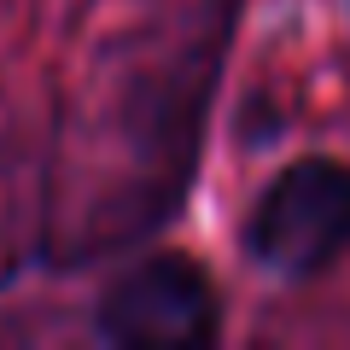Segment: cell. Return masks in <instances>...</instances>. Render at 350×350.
I'll list each match as a JSON object with an SVG mask.
<instances>
[{"label":"cell","instance_id":"cell-2","mask_svg":"<svg viewBox=\"0 0 350 350\" xmlns=\"http://www.w3.org/2000/svg\"><path fill=\"white\" fill-rule=\"evenodd\" d=\"M100 338L111 345H211L222 310H216V286L193 257H152L129 269L100 304Z\"/></svg>","mask_w":350,"mask_h":350},{"label":"cell","instance_id":"cell-1","mask_svg":"<svg viewBox=\"0 0 350 350\" xmlns=\"http://www.w3.org/2000/svg\"><path fill=\"white\" fill-rule=\"evenodd\" d=\"M350 239V170L333 158H304L257 199L245 251L275 275H315Z\"/></svg>","mask_w":350,"mask_h":350}]
</instances>
